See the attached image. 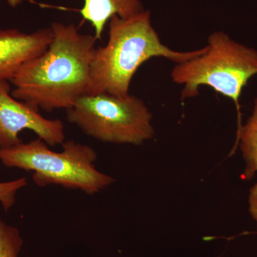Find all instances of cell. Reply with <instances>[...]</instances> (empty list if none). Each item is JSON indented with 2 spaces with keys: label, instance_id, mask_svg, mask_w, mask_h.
<instances>
[{
  "label": "cell",
  "instance_id": "4",
  "mask_svg": "<svg viewBox=\"0 0 257 257\" xmlns=\"http://www.w3.org/2000/svg\"><path fill=\"white\" fill-rule=\"evenodd\" d=\"M41 139L0 149V161L5 167L33 172L39 187L60 185L79 189L89 195L114 183L111 176L96 168L97 155L92 147L72 140L62 144L63 151H52Z\"/></svg>",
  "mask_w": 257,
  "mask_h": 257
},
{
  "label": "cell",
  "instance_id": "2",
  "mask_svg": "<svg viewBox=\"0 0 257 257\" xmlns=\"http://www.w3.org/2000/svg\"><path fill=\"white\" fill-rule=\"evenodd\" d=\"M109 23L107 42L94 51L87 94L127 96L134 75L147 61L163 57L179 64L202 55L206 50L205 46L181 52L162 43L152 26L150 10L126 19L114 15Z\"/></svg>",
  "mask_w": 257,
  "mask_h": 257
},
{
  "label": "cell",
  "instance_id": "13",
  "mask_svg": "<svg viewBox=\"0 0 257 257\" xmlns=\"http://www.w3.org/2000/svg\"><path fill=\"white\" fill-rule=\"evenodd\" d=\"M2 0H0L1 3ZM8 3V4L10 5L11 8H17L20 5L23 4L25 0H5Z\"/></svg>",
  "mask_w": 257,
  "mask_h": 257
},
{
  "label": "cell",
  "instance_id": "5",
  "mask_svg": "<svg viewBox=\"0 0 257 257\" xmlns=\"http://www.w3.org/2000/svg\"><path fill=\"white\" fill-rule=\"evenodd\" d=\"M67 118L104 143L141 145L155 135L151 111L143 99L131 94H85L67 109Z\"/></svg>",
  "mask_w": 257,
  "mask_h": 257
},
{
  "label": "cell",
  "instance_id": "12",
  "mask_svg": "<svg viewBox=\"0 0 257 257\" xmlns=\"http://www.w3.org/2000/svg\"><path fill=\"white\" fill-rule=\"evenodd\" d=\"M248 202V211L256 222L257 228V182L250 189Z\"/></svg>",
  "mask_w": 257,
  "mask_h": 257
},
{
  "label": "cell",
  "instance_id": "3",
  "mask_svg": "<svg viewBox=\"0 0 257 257\" xmlns=\"http://www.w3.org/2000/svg\"><path fill=\"white\" fill-rule=\"evenodd\" d=\"M256 74L257 50L235 41L224 32L216 31L209 35L202 55L176 64L171 77L184 86L182 100L199 95L202 86L231 99L237 111V135L242 126L240 96L248 80Z\"/></svg>",
  "mask_w": 257,
  "mask_h": 257
},
{
  "label": "cell",
  "instance_id": "7",
  "mask_svg": "<svg viewBox=\"0 0 257 257\" xmlns=\"http://www.w3.org/2000/svg\"><path fill=\"white\" fill-rule=\"evenodd\" d=\"M53 38L51 27L31 33L0 30V82L11 81L24 64L48 48Z\"/></svg>",
  "mask_w": 257,
  "mask_h": 257
},
{
  "label": "cell",
  "instance_id": "1",
  "mask_svg": "<svg viewBox=\"0 0 257 257\" xmlns=\"http://www.w3.org/2000/svg\"><path fill=\"white\" fill-rule=\"evenodd\" d=\"M54 38L42 55L26 62L10 82L12 95L47 111L69 109L87 94L96 40L74 24H51Z\"/></svg>",
  "mask_w": 257,
  "mask_h": 257
},
{
  "label": "cell",
  "instance_id": "8",
  "mask_svg": "<svg viewBox=\"0 0 257 257\" xmlns=\"http://www.w3.org/2000/svg\"><path fill=\"white\" fill-rule=\"evenodd\" d=\"M144 10L141 0H84L79 13L84 21L92 25L96 40H101L106 23L114 15L126 19Z\"/></svg>",
  "mask_w": 257,
  "mask_h": 257
},
{
  "label": "cell",
  "instance_id": "9",
  "mask_svg": "<svg viewBox=\"0 0 257 257\" xmlns=\"http://www.w3.org/2000/svg\"><path fill=\"white\" fill-rule=\"evenodd\" d=\"M238 145L245 164L243 178L250 180L257 175V96L254 100L252 114L236 135L234 147L230 155L234 153Z\"/></svg>",
  "mask_w": 257,
  "mask_h": 257
},
{
  "label": "cell",
  "instance_id": "11",
  "mask_svg": "<svg viewBox=\"0 0 257 257\" xmlns=\"http://www.w3.org/2000/svg\"><path fill=\"white\" fill-rule=\"evenodd\" d=\"M27 184L28 179L26 177L10 182H0V203L5 211L9 210L15 205L17 194Z\"/></svg>",
  "mask_w": 257,
  "mask_h": 257
},
{
  "label": "cell",
  "instance_id": "6",
  "mask_svg": "<svg viewBox=\"0 0 257 257\" xmlns=\"http://www.w3.org/2000/svg\"><path fill=\"white\" fill-rule=\"evenodd\" d=\"M24 130L34 132L50 146L62 145L65 140L63 122L42 116L37 106L15 99L8 81L0 82V149L23 143L19 134Z\"/></svg>",
  "mask_w": 257,
  "mask_h": 257
},
{
  "label": "cell",
  "instance_id": "10",
  "mask_svg": "<svg viewBox=\"0 0 257 257\" xmlns=\"http://www.w3.org/2000/svg\"><path fill=\"white\" fill-rule=\"evenodd\" d=\"M23 242L20 231L0 217V257H20Z\"/></svg>",
  "mask_w": 257,
  "mask_h": 257
}]
</instances>
